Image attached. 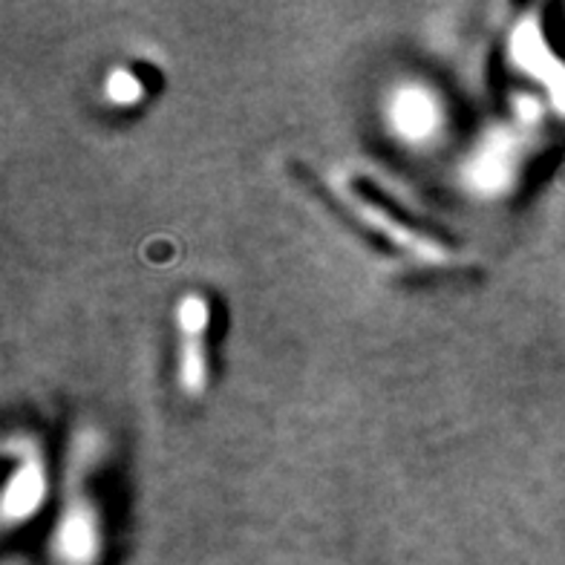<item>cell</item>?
<instances>
[{"label": "cell", "instance_id": "1", "mask_svg": "<svg viewBox=\"0 0 565 565\" xmlns=\"http://www.w3.org/2000/svg\"><path fill=\"white\" fill-rule=\"evenodd\" d=\"M211 324L208 301L196 292L182 295L177 303V381L179 389L200 398L208 387V343Z\"/></svg>", "mask_w": 565, "mask_h": 565}, {"label": "cell", "instance_id": "2", "mask_svg": "<svg viewBox=\"0 0 565 565\" xmlns=\"http://www.w3.org/2000/svg\"><path fill=\"white\" fill-rule=\"evenodd\" d=\"M76 485L78 482H72V490H67L64 513L58 519L55 557L64 565H90L99 551V519L95 505Z\"/></svg>", "mask_w": 565, "mask_h": 565}, {"label": "cell", "instance_id": "3", "mask_svg": "<svg viewBox=\"0 0 565 565\" xmlns=\"http://www.w3.org/2000/svg\"><path fill=\"white\" fill-rule=\"evenodd\" d=\"M44 494H47V479H44L38 450L24 444V456L18 459V467L9 476V488L3 496V513H7L9 526L18 519H30L38 511Z\"/></svg>", "mask_w": 565, "mask_h": 565}, {"label": "cell", "instance_id": "4", "mask_svg": "<svg viewBox=\"0 0 565 565\" xmlns=\"http://www.w3.org/2000/svg\"><path fill=\"white\" fill-rule=\"evenodd\" d=\"M389 118H393V127L402 133L404 139H425L436 127L433 95L425 93V90H416V87L398 90L393 101V110H389Z\"/></svg>", "mask_w": 565, "mask_h": 565}, {"label": "cell", "instance_id": "5", "mask_svg": "<svg viewBox=\"0 0 565 565\" xmlns=\"http://www.w3.org/2000/svg\"><path fill=\"white\" fill-rule=\"evenodd\" d=\"M108 95L116 104H133L142 95V81L127 70H116L108 78Z\"/></svg>", "mask_w": 565, "mask_h": 565}]
</instances>
